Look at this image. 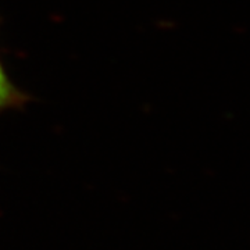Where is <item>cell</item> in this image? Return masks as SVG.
<instances>
[{
    "instance_id": "6da1fadb",
    "label": "cell",
    "mask_w": 250,
    "mask_h": 250,
    "mask_svg": "<svg viewBox=\"0 0 250 250\" xmlns=\"http://www.w3.org/2000/svg\"><path fill=\"white\" fill-rule=\"evenodd\" d=\"M25 92L16 86V83L10 80L7 71L4 70L0 60V113L13 108H21L29 100Z\"/></svg>"
}]
</instances>
